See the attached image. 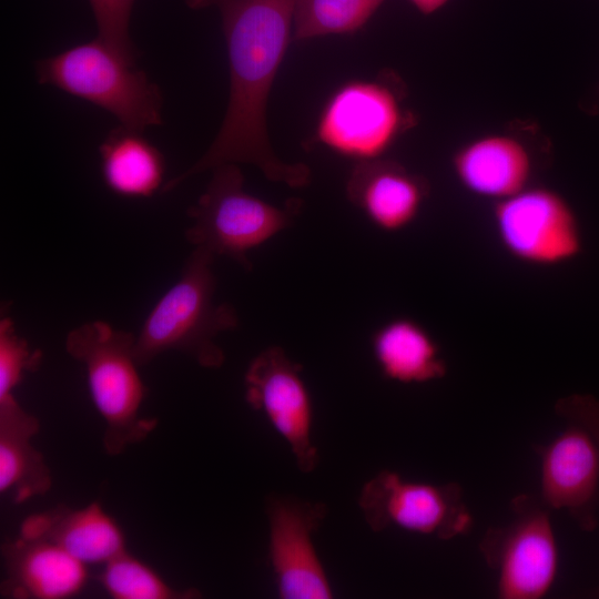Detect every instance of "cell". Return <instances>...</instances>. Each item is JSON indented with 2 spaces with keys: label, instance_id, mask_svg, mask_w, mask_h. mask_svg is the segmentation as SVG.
I'll return each mask as SVG.
<instances>
[{
  "label": "cell",
  "instance_id": "1",
  "mask_svg": "<svg viewBox=\"0 0 599 599\" xmlns=\"http://www.w3.org/2000/svg\"><path fill=\"white\" fill-rule=\"evenodd\" d=\"M297 0H189L191 8L216 6L221 12L230 65V98L220 131L191 167L164 183L169 192L186 179L225 163L257 166L266 179L290 187L312 177L304 163H286L273 152L266 105L292 39Z\"/></svg>",
  "mask_w": 599,
  "mask_h": 599
},
{
  "label": "cell",
  "instance_id": "2",
  "mask_svg": "<svg viewBox=\"0 0 599 599\" xmlns=\"http://www.w3.org/2000/svg\"><path fill=\"white\" fill-rule=\"evenodd\" d=\"M215 255L194 247L179 280L162 295L144 319L134 344L139 365L175 351L206 368H219L225 361L215 337L238 326L235 308L215 304Z\"/></svg>",
  "mask_w": 599,
  "mask_h": 599
},
{
  "label": "cell",
  "instance_id": "3",
  "mask_svg": "<svg viewBox=\"0 0 599 599\" xmlns=\"http://www.w3.org/2000/svg\"><path fill=\"white\" fill-rule=\"evenodd\" d=\"M136 335L92 321L71 329L65 351L85 368L91 399L105 424L103 447L111 455L143 441L158 426L141 415L146 387L134 357Z\"/></svg>",
  "mask_w": 599,
  "mask_h": 599
},
{
  "label": "cell",
  "instance_id": "4",
  "mask_svg": "<svg viewBox=\"0 0 599 599\" xmlns=\"http://www.w3.org/2000/svg\"><path fill=\"white\" fill-rule=\"evenodd\" d=\"M559 432L535 446L540 460L539 496L551 510H566L586 532L599 526V399L590 394L559 398Z\"/></svg>",
  "mask_w": 599,
  "mask_h": 599
},
{
  "label": "cell",
  "instance_id": "5",
  "mask_svg": "<svg viewBox=\"0 0 599 599\" xmlns=\"http://www.w3.org/2000/svg\"><path fill=\"white\" fill-rule=\"evenodd\" d=\"M35 71L41 84L103 109L125 128L162 123L159 87L99 38L39 60Z\"/></svg>",
  "mask_w": 599,
  "mask_h": 599
},
{
  "label": "cell",
  "instance_id": "6",
  "mask_svg": "<svg viewBox=\"0 0 599 599\" xmlns=\"http://www.w3.org/2000/svg\"><path fill=\"white\" fill-rule=\"evenodd\" d=\"M213 174L196 204L187 210L193 220L185 238L194 247L231 257L251 267L247 254L288 227L298 205L278 207L247 193L237 164L225 163Z\"/></svg>",
  "mask_w": 599,
  "mask_h": 599
},
{
  "label": "cell",
  "instance_id": "7",
  "mask_svg": "<svg viewBox=\"0 0 599 599\" xmlns=\"http://www.w3.org/2000/svg\"><path fill=\"white\" fill-rule=\"evenodd\" d=\"M511 519L486 530L478 545L496 575L500 599H542L559 571V549L551 509L540 496L519 494L510 501Z\"/></svg>",
  "mask_w": 599,
  "mask_h": 599
},
{
  "label": "cell",
  "instance_id": "8",
  "mask_svg": "<svg viewBox=\"0 0 599 599\" xmlns=\"http://www.w3.org/2000/svg\"><path fill=\"white\" fill-rule=\"evenodd\" d=\"M414 120L387 79L353 80L325 103L315 139L344 158L372 161L380 159Z\"/></svg>",
  "mask_w": 599,
  "mask_h": 599
},
{
  "label": "cell",
  "instance_id": "9",
  "mask_svg": "<svg viewBox=\"0 0 599 599\" xmlns=\"http://www.w3.org/2000/svg\"><path fill=\"white\" fill-rule=\"evenodd\" d=\"M359 508L376 532L394 527L449 540L469 534L474 525L459 484L415 481L388 469L365 483Z\"/></svg>",
  "mask_w": 599,
  "mask_h": 599
},
{
  "label": "cell",
  "instance_id": "10",
  "mask_svg": "<svg viewBox=\"0 0 599 599\" xmlns=\"http://www.w3.org/2000/svg\"><path fill=\"white\" fill-rule=\"evenodd\" d=\"M495 233L514 260L536 267H551L577 257L582 236L568 201L546 186H528L495 202Z\"/></svg>",
  "mask_w": 599,
  "mask_h": 599
},
{
  "label": "cell",
  "instance_id": "11",
  "mask_svg": "<svg viewBox=\"0 0 599 599\" xmlns=\"http://www.w3.org/2000/svg\"><path fill=\"white\" fill-rule=\"evenodd\" d=\"M245 400L261 413L288 445L297 468L312 473L318 464L313 441V403L302 366L280 346L258 353L244 374Z\"/></svg>",
  "mask_w": 599,
  "mask_h": 599
},
{
  "label": "cell",
  "instance_id": "12",
  "mask_svg": "<svg viewBox=\"0 0 599 599\" xmlns=\"http://www.w3.org/2000/svg\"><path fill=\"white\" fill-rule=\"evenodd\" d=\"M326 514L323 504L281 495L267 498L268 561L280 598H333L313 539Z\"/></svg>",
  "mask_w": 599,
  "mask_h": 599
},
{
  "label": "cell",
  "instance_id": "13",
  "mask_svg": "<svg viewBox=\"0 0 599 599\" xmlns=\"http://www.w3.org/2000/svg\"><path fill=\"white\" fill-rule=\"evenodd\" d=\"M1 554L6 568L2 597L67 599L88 582V565L50 541L19 536L3 542Z\"/></svg>",
  "mask_w": 599,
  "mask_h": 599
},
{
  "label": "cell",
  "instance_id": "14",
  "mask_svg": "<svg viewBox=\"0 0 599 599\" xmlns=\"http://www.w3.org/2000/svg\"><path fill=\"white\" fill-rule=\"evenodd\" d=\"M346 193L375 226L395 233L416 220L428 187L423 177L400 164L377 159L355 165Z\"/></svg>",
  "mask_w": 599,
  "mask_h": 599
},
{
  "label": "cell",
  "instance_id": "15",
  "mask_svg": "<svg viewBox=\"0 0 599 599\" xmlns=\"http://www.w3.org/2000/svg\"><path fill=\"white\" fill-rule=\"evenodd\" d=\"M451 169L467 192L495 202L529 186L534 161L527 145L508 134H486L461 145Z\"/></svg>",
  "mask_w": 599,
  "mask_h": 599
},
{
  "label": "cell",
  "instance_id": "16",
  "mask_svg": "<svg viewBox=\"0 0 599 599\" xmlns=\"http://www.w3.org/2000/svg\"><path fill=\"white\" fill-rule=\"evenodd\" d=\"M20 537L50 541L85 565H104L126 550L121 527L98 502L32 514L22 521Z\"/></svg>",
  "mask_w": 599,
  "mask_h": 599
},
{
  "label": "cell",
  "instance_id": "17",
  "mask_svg": "<svg viewBox=\"0 0 599 599\" xmlns=\"http://www.w3.org/2000/svg\"><path fill=\"white\" fill-rule=\"evenodd\" d=\"M40 428L14 395L0 398V493L21 504L45 494L52 485L50 468L32 438Z\"/></svg>",
  "mask_w": 599,
  "mask_h": 599
},
{
  "label": "cell",
  "instance_id": "18",
  "mask_svg": "<svg viewBox=\"0 0 599 599\" xmlns=\"http://www.w3.org/2000/svg\"><path fill=\"white\" fill-rule=\"evenodd\" d=\"M370 348L380 374L395 383L426 384L444 378L448 370L438 343L408 317L393 318L377 328Z\"/></svg>",
  "mask_w": 599,
  "mask_h": 599
},
{
  "label": "cell",
  "instance_id": "19",
  "mask_svg": "<svg viewBox=\"0 0 599 599\" xmlns=\"http://www.w3.org/2000/svg\"><path fill=\"white\" fill-rule=\"evenodd\" d=\"M99 152L103 182L113 193L150 197L163 186V154L142 131L115 128L100 144Z\"/></svg>",
  "mask_w": 599,
  "mask_h": 599
},
{
  "label": "cell",
  "instance_id": "20",
  "mask_svg": "<svg viewBox=\"0 0 599 599\" xmlns=\"http://www.w3.org/2000/svg\"><path fill=\"white\" fill-rule=\"evenodd\" d=\"M385 0H297L293 40L352 34L362 29Z\"/></svg>",
  "mask_w": 599,
  "mask_h": 599
},
{
  "label": "cell",
  "instance_id": "21",
  "mask_svg": "<svg viewBox=\"0 0 599 599\" xmlns=\"http://www.w3.org/2000/svg\"><path fill=\"white\" fill-rule=\"evenodd\" d=\"M99 580L114 599H187L200 595L194 589L173 588L154 569L126 550L103 565Z\"/></svg>",
  "mask_w": 599,
  "mask_h": 599
},
{
  "label": "cell",
  "instance_id": "22",
  "mask_svg": "<svg viewBox=\"0 0 599 599\" xmlns=\"http://www.w3.org/2000/svg\"><path fill=\"white\" fill-rule=\"evenodd\" d=\"M42 361V352L31 348L16 329L9 316L0 318V398L13 395L26 373L34 372Z\"/></svg>",
  "mask_w": 599,
  "mask_h": 599
},
{
  "label": "cell",
  "instance_id": "23",
  "mask_svg": "<svg viewBox=\"0 0 599 599\" xmlns=\"http://www.w3.org/2000/svg\"><path fill=\"white\" fill-rule=\"evenodd\" d=\"M135 0H89L98 38L130 63H135V49L130 38V18Z\"/></svg>",
  "mask_w": 599,
  "mask_h": 599
},
{
  "label": "cell",
  "instance_id": "24",
  "mask_svg": "<svg viewBox=\"0 0 599 599\" xmlns=\"http://www.w3.org/2000/svg\"><path fill=\"white\" fill-rule=\"evenodd\" d=\"M449 0H409V2L423 14H433L443 8Z\"/></svg>",
  "mask_w": 599,
  "mask_h": 599
},
{
  "label": "cell",
  "instance_id": "25",
  "mask_svg": "<svg viewBox=\"0 0 599 599\" xmlns=\"http://www.w3.org/2000/svg\"><path fill=\"white\" fill-rule=\"evenodd\" d=\"M591 595L596 598H599V587L597 589H595Z\"/></svg>",
  "mask_w": 599,
  "mask_h": 599
}]
</instances>
